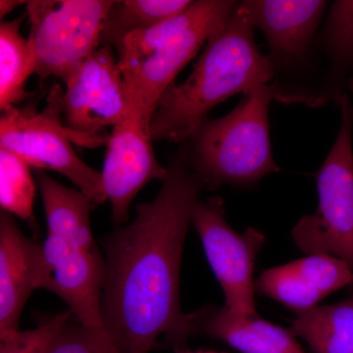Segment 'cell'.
Here are the masks:
<instances>
[{"label":"cell","mask_w":353,"mask_h":353,"mask_svg":"<svg viewBox=\"0 0 353 353\" xmlns=\"http://www.w3.org/2000/svg\"><path fill=\"white\" fill-rule=\"evenodd\" d=\"M157 197L139 203L136 218L101 241L105 281L102 321L117 353H150L164 336L180 350L199 332L196 312L180 303L183 246L203 185L189 161L187 143L171 160Z\"/></svg>","instance_id":"1"},{"label":"cell","mask_w":353,"mask_h":353,"mask_svg":"<svg viewBox=\"0 0 353 353\" xmlns=\"http://www.w3.org/2000/svg\"><path fill=\"white\" fill-rule=\"evenodd\" d=\"M253 31L236 6L208 39L189 78L172 83L162 95L150 121L153 141H189L218 104L273 81L275 69Z\"/></svg>","instance_id":"2"},{"label":"cell","mask_w":353,"mask_h":353,"mask_svg":"<svg viewBox=\"0 0 353 353\" xmlns=\"http://www.w3.org/2000/svg\"><path fill=\"white\" fill-rule=\"evenodd\" d=\"M232 0H199L183 12L132 32L117 48L128 99L150 124L158 102L176 75L238 6Z\"/></svg>","instance_id":"3"},{"label":"cell","mask_w":353,"mask_h":353,"mask_svg":"<svg viewBox=\"0 0 353 353\" xmlns=\"http://www.w3.org/2000/svg\"><path fill=\"white\" fill-rule=\"evenodd\" d=\"M276 85L253 88L226 116L208 119L189 141V161L203 189L250 187L280 171L272 152L269 108Z\"/></svg>","instance_id":"4"},{"label":"cell","mask_w":353,"mask_h":353,"mask_svg":"<svg viewBox=\"0 0 353 353\" xmlns=\"http://www.w3.org/2000/svg\"><path fill=\"white\" fill-rule=\"evenodd\" d=\"M340 106L338 136L316 176L317 211L303 216L292 236L306 254L333 255L353 270V105L347 94Z\"/></svg>","instance_id":"5"},{"label":"cell","mask_w":353,"mask_h":353,"mask_svg":"<svg viewBox=\"0 0 353 353\" xmlns=\"http://www.w3.org/2000/svg\"><path fill=\"white\" fill-rule=\"evenodd\" d=\"M62 92L59 85L51 88L41 112L32 106L2 110L0 148L15 153L36 170L62 174L94 204L104 203L101 172L85 164L72 145L73 139L62 119Z\"/></svg>","instance_id":"6"},{"label":"cell","mask_w":353,"mask_h":353,"mask_svg":"<svg viewBox=\"0 0 353 353\" xmlns=\"http://www.w3.org/2000/svg\"><path fill=\"white\" fill-rule=\"evenodd\" d=\"M113 0H32L28 38L34 74L62 81L101 46Z\"/></svg>","instance_id":"7"},{"label":"cell","mask_w":353,"mask_h":353,"mask_svg":"<svg viewBox=\"0 0 353 353\" xmlns=\"http://www.w3.org/2000/svg\"><path fill=\"white\" fill-rule=\"evenodd\" d=\"M225 212L220 196L199 199L192 209V224L224 292L225 306L238 317H257L253 272L265 236L255 228L236 233L228 224Z\"/></svg>","instance_id":"8"},{"label":"cell","mask_w":353,"mask_h":353,"mask_svg":"<svg viewBox=\"0 0 353 353\" xmlns=\"http://www.w3.org/2000/svg\"><path fill=\"white\" fill-rule=\"evenodd\" d=\"M63 83L62 119L74 143L94 148L108 143L101 134L115 126L128 106L126 85L112 46H101Z\"/></svg>","instance_id":"9"},{"label":"cell","mask_w":353,"mask_h":353,"mask_svg":"<svg viewBox=\"0 0 353 353\" xmlns=\"http://www.w3.org/2000/svg\"><path fill=\"white\" fill-rule=\"evenodd\" d=\"M152 143L150 124L128 99L126 111L108 138L101 172L102 190L116 227L129 219L130 206L145 185L166 179L168 168L158 162Z\"/></svg>","instance_id":"10"},{"label":"cell","mask_w":353,"mask_h":353,"mask_svg":"<svg viewBox=\"0 0 353 353\" xmlns=\"http://www.w3.org/2000/svg\"><path fill=\"white\" fill-rule=\"evenodd\" d=\"M327 6L324 0H245L238 8L263 34L277 75L306 61Z\"/></svg>","instance_id":"11"},{"label":"cell","mask_w":353,"mask_h":353,"mask_svg":"<svg viewBox=\"0 0 353 353\" xmlns=\"http://www.w3.org/2000/svg\"><path fill=\"white\" fill-rule=\"evenodd\" d=\"M51 275L43 245L25 236L13 216H0V340L19 331L21 314L34 290H46Z\"/></svg>","instance_id":"12"},{"label":"cell","mask_w":353,"mask_h":353,"mask_svg":"<svg viewBox=\"0 0 353 353\" xmlns=\"http://www.w3.org/2000/svg\"><path fill=\"white\" fill-rule=\"evenodd\" d=\"M46 290L63 299L81 324L105 336L101 297L105 281V261L99 248H71L50 268Z\"/></svg>","instance_id":"13"},{"label":"cell","mask_w":353,"mask_h":353,"mask_svg":"<svg viewBox=\"0 0 353 353\" xmlns=\"http://www.w3.org/2000/svg\"><path fill=\"white\" fill-rule=\"evenodd\" d=\"M316 43L326 57V73L317 88L299 97L296 102L309 108H322L332 101L340 105L353 77V0H339L331 4Z\"/></svg>","instance_id":"14"},{"label":"cell","mask_w":353,"mask_h":353,"mask_svg":"<svg viewBox=\"0 0 353 353\" xmlns=\"http://www.w3.org/2000/svg\"><path fill=\"white\" fill-rule=\"evenodd\" d=\"M48 234L66 241L73 248H97L92 234L90 211L94 203L81 190L65 187L44 171L37 170Z\"/></svg>","instance_id":"15"},{"label":"cell","mask_w":353,"mask_h":353,"mask_svg":"<svg viewBox=\"0 0 353 353\" xmlns=\"http://www.w3.org/2000/svg\"><path fill=\"white\" fill-rule=\"evenodd\" d=\"M290 331L314 353H353V299L296 312Z\"/></svg>","instance_id":"16"},{"label":"cell","mask_w":353,"mask_h":353,"mask_svg":"<svg viewBox=\"0 0 353 353\" xmlns=\"http://www.w3.org/2000/svg\"><path fill=\"white\" fill-rule=\"evenodd\" d=\"M23 17L0 25V109L12 108L30 97L26 82L34 74L28 39L21 34Z\"/></svg>","instance_id":"17"},{"label":"cell","mask_w":353,"mask_h":353,"mask_svg":"<svg viewBox=\"0 0 353 353\" xmlns=\"http://www.w3.org/2000/svg\"><path fill=\"white\" fill-rule=\"evenodd\" d=\"M190 0H123L114 1L101 36V46L117 50L132 32L148 30L183 12Z\"/></svg>","instance_id":"18"},{"label":"cell","mask_w":353,"mask_h":353,"mask_svg":"<svg viewBox=\"0 0 353 353\" xmlns=\"http://www.w3.org/2000/svg\"><path fill=\"white\" fill-rule=\"evenodd\" d=\"M37 187L31 167L22 158L0 148V205L2 212L37 226L34 202Z\"/></svg>","instance_id":"19"},{"label":"cell","mask_w":353,"mask_h":353,"mask_svg":"<svg viewBox=\"0 0 353 353\" xmlns=\"http://www.w3.org/2000/svg\"><path fill=\"white\" fill-rule=\"evenodd\" d=\"M197 328L241 353H279L250 324L226 307L206 308L196 312Z\"/></svg>","instance_id":"20"},{"label":"cell","mask_w":353,"mask_h":353,"mask_svg":"<svg viewBox=\"0 0 353 353\" xmlns=\"http://www.w3.org/2000/svg\"><path fill=\"white\" fill-rule=\"evenodd\" d=\"M255 288L264 296L275 299L296 312L314 307L326 297L314 285L304 280L290 263L262 272Z\"/></svg>","instance_id":"21"},{"label":"cell","mask_w":353,"mask_h":353,"mask_svg":"<svg viewBox=\"0 0 353 353\" xmlns=\"http://www.w3.org/2000/svg\"><path fill=\"white\" fill-rule=\"evenodd\" d=\"M290 264L304 280L326 296L353 284L352 269L333 255L309 254Z\"/></svg>","instance_id":"22"},{"label":"cell","mask_w":353,"mask_h":353,"mask_svg":"<svg viewBox=\"0 0 353 353\" xmlns=\"http://www.w3.org/2000/svg\"><path fill=\"white\" fill-rule=\"evenodd\" d=\"M71 311L53 316L38 328L18 331L0 343V353H46L51 341L64 325L71 320Z\"/></svg>","instance_id":"23"},{"label":"cell","mask_w":353,"mask_h":353,"mask_svg":"<svg viewBox=\"0 0 353 353\" xmlns=\"http://www.w3.org/2000/svg\"><path fill=\"white\" fill-rule=\"evenodd\" d=\"M46 353H117L105 336L71 322L64 325Z\"/></svg>","instance_id":"24"},{"label":"cell","mask_w":353,"mask_h":353,"mask_svg":"<svg viewBox=\"0 0 353 353\" xmlns=\"http://www.w3.org/2000/svg\"><path fill=\"white\" fill-rule=\"evenodd\" d=\"M23 3H27V2L19 1V0H1L0 1V16L3 18L7 14L12 12L16 7L22 6Z\"/></svg>","instance_id":"25"},{"label":"cell","mask_w":353,"mask_h":353,"mask_svg":"<svg viewBox=\"0 0 353 353\" xmlns=\"http://www.w3.org/2000/svg\"><path fill=\"white\" fill-rule=\"evenodd\" d=\"M181 353H219L214 350H199V352H183Z\"/></svg>","instance_id":"26"},{"label":"cell","mask_w":353,"mask_h":353,"mask_svg":"<svg viewBox=\"0 0 353 353\" xmlns=\"http://www.w3.org/2000/svg\"><path fill=\"white\" fill-rule=\"evenodd\" d=\"M347 90H348V92H353V77L347 83Z\"/></svg>","instance_id":"27"}]
</instances>
